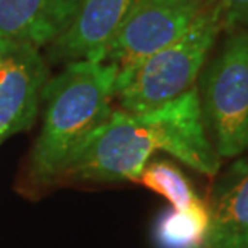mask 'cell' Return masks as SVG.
Listing matches in <instances>:
<instances>
[{
  "instance_id": "cell-1",
  "label": "cell",
  "mask_w": 248,
  "mask_h": 248,
  "mask_svg": "<svg viewBox=\"0 0 248 248\" xmlns=\"http://www.w3.org/2000/svg\"><path fill=\"white\" fill-rule=\"evenodd\" d=\"M118 68L92 60L69 62L42 93V126L29 155L26 184L34 190L58 184L64 165L111 115Z\"/></svg>"
},
{
  "instance_id": "cell-2",
  "label": "cell",
  "mask_w": 248,
  "mask_h": 248,
  "mask_svg": "<svg viewBox=\"0 0 248 248\" xmlns=\"http://www.w3.org/2000/svg\"><path fill=\"white\" fill-rule=\"evenodd\" d=\"M156 152H168L160 108L127 113L115 108L64 165L60 182H137Z\"/></svg>"
},
{
  "instance_id": "cell-3",
  "label": "cell",
  "mask_w": 248,
  "mask_h": 248,
  "mask_svg": "<svg viewBox=\"0 0 248 248\" xmlns=\"http://www.w3.org/2000/svg\"><path fill=\"white\" fill-rule=\"evenodd\" d=\"M222 28L226 23L217 7L176 42L132 66L118 69L115 98L120 110H153L195 87Z\"/></svg>"
},
{
  "instance_id": "cell-4",
  "label": "cell",
  "mask_w": 248,
  "mask_h": 248,
  "mask_svg": "<svg viewBox=\"0 0 248 248\" xmlns=\"http://www.w3.org/2000/svg\"><path fill=\"white\" fill-rule=\"evenodd\" d=\"M198 76V97L211 143L221 158L248 152V29L229 26Z\"/></svg>"
},
{
  "instance_id": "cell-5",
  "label": "cell",
  "mask_w": 248,
  "mask_h": 248,
  "mask_svg": "<svg viewBox=\"0 0 248 248\" xmlns=\"http://www.w3.org/2000/svg\"><path fill=\"white\" fill-rule=\"evenodd\" d=\"M217 8L215 0H139L103 52L102 63L129 68L168 47Z\"/></svg>"
},
{
  "instance_id": "cell-6",
  "label": "cell",
  "mask_w": 248,
  "mask_h": 248,
  "mask_svg": "<svg viewBox=\"0 0 248 248\" xmlns=\"http://www.w3.org/2000/svg\"><path fill=\"white\" fill-rule=\"evenodd\" d=\"M48 76L39 48L19 47L0 60V145L8 137L32 127Z\"/></svg>"
},
{
  "instance_id": "cell-7",
  "label": "cell",
  "mask_w": 248,
  "mask_h": 248,
  "mask_svg": "<svg viewBox=\"0 0 248 248\" xmlns=\"http://www.w3.org/2000/svg\"><path fill=\"white\" fill-rule=\"evenodd\" d=\"M139 0H82L66 31L47 46V63L100 62L105 48Z\"/></svg>"
},
{
  "instance_id": "cell-8",
  "label": "cell",
  "mask_w": 248,
  "mask_h": 248,
  "mask_svg": "<svg viewBox=\"0 0 248 248\" xmlns=\"http://www.w3.org/2000/svg\"><path fill=\"white\" fill-rule=\"evenodd\" d=\"M82 0H0V57L52 44L74 21Z\"/></svg>"
},
{
  "instance_id": "cell-9",
  "label": "cell",
  "mask_w": 248,
  "mask_h": 248,
  "mask_svg": "<svg viewBox=\"0 0 248 248\" xmlns=\"http://www.w3.org/2000/svg\"><path fill=\"white\" fill-rule=\"evenodd\" d=\"M208 210L211 224L205 248H248V155L219 176Z\"/></svg>"
},
{
  "instance_id": "cell-10",
  "label": "cell",
  "mask_w": 248,
  "mask_h": 248,
  "mask_svg": "<svg viewBox=\"0 0 248 248\" xmlns=\"http://www.w3.org/2000/svg\"><path fill=\"white\" fill-rule=\"evenodd\" d=\"M210 210L200 202L187 210H166L155 222L156 248H205L210 234Z\"/></svg>"
},
{
  "instance_id": "cell-11",
  "label": "cell",
  "mask_w": 248,
  "mask_h": 248,
  "mask_svg": "<svg viewBox=\"0 0 248 248\" xmlns=\"http://www.w3.org/2000/svg\"><path fill=\"white\" fill-rule=\"evenodd\" d=\"M137 182L165 197L174 210H187L203 202L187 176L174 163L168 160H150Z\"/></svg>"
},
{
  "instance_id": "cell-12",
  "label": "cell",
  "mask_w": 248,
  "mask_h": 248,
  "mask_svg": "<svg viewBox=\"0 0 248 248\" xmlns=\"http://www.w3.org/2000/svg\"><path fill=\"white\" fill-rule=\"evenodd\" d=\"M224 18L226 28L248 29V0H215Z\"/></svg>"
},
{
  "instance_id": "cell-13",
  "label": "cell",
  "mask_w": 248,
  "mask_h": 248,
  "mask_svg": "<svg viewBox=\"0 0 248 248\" xmlns=\"http://www.w3.org/2000/svg\"><path fill=\"white\" fill-rule=\"evenodd\" d=\"M0 60H2V57H0Z\"/></svg>"
}]
</instances>
